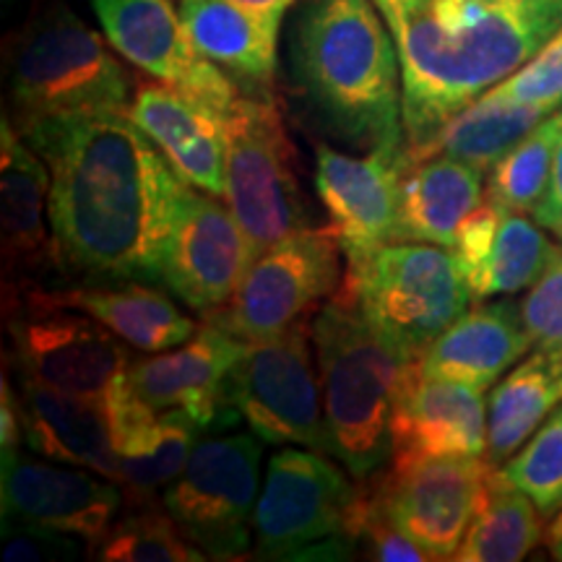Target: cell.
Wrapping results in <instances>:
<instances>
[{
  "mask_svg": "<svg viewBox=\"0 0 562 562\" xmlns=\"http://www.w3.org/2000/svg\"><path fill=\"white\" fill-rule=\"evenodd\" d=\"M108 45L60 3L32 19L13 42L9 68L16 128L53 117L128 112L136 87Z\"/></svg>",
  "mask_w": 562,
  "mask_h": 562,
  "instance_id": "obj_6",
  "label": "cell"
},
{
  "mask_svg": "<svg viewBox=\"0 0 562 562\" xmlns=\"http://www.w3.org/2000/svg\"><path fill=\"white\" fill-rule=\"evenodd\" d=\"M492 469L484 456H430L391 461L364 482L375 508L440 562L453 560L472 529Z\"/></svg>",
  "mask_w": 562,
  "mask_h": 562,
  "instance_id": "obj_13",
  "label": "cell"
},
{
  "mask_svg": "<svg viewBox=\"0 0 562 562\" xmlns=\"http://www.w3.org/2000/svg\"><path fill=\"white\" fill-rule=\"evenodd\" d=\"M232 3L243 5V9H248L252 13H258V16L273 21V24L281 26V19H284V13L294 0H232Z\"/></svg>",
  "mask_w": 562,
  "mask_h": 562,
  "instance_id": "obj_41",
  "label": "cell"
},
{
  "mask_svg": "<svg viewBox=\"0 0 562 562\" xmlns=\"http://www.w3.org/2000/svg\"><path fill=\"white\" fill-rule=\"evenodd\" d=\"M544 537V516L529 495L492 469L487 497L467 531L456 562H516L524 560Z\"/></svg>",
  "mask_w": 562,
  "mask_h": 562,
  "instance_id": "obj_30",
  "label": "cell"
},
{
  "mask_svg": "<svg viewBox=\"0 0 562 562\" xmlns=\"http://www.w3.org/2000/svg\"><path fill=\"white\" fill-rule=\"evenodd\" d=\"M313 344L334 459L355 480H370L393 459V409L414 360L391 349L341 294L315 315Z\"/></svg>",
  "mask_w": 562,
  "mask_h": 562,
  "instance_id": "obj_4",
  "label": "cell"
},
{
  "mask_svg": "<svg viewBox=\"0 0 562 562\" xmlns=\"http://www.w3.org/2000/svg\"><path fill=\"white\" fill-rule=\"evenodd\" d=\"M521 318L533 349H562V245L521 300Z\"/></svg>",
  "mask_w": 562,
  "mask_h": 562,
  "instance_id": "obj_36",
  "label": "cell"
},
{
  "mask_svg": "<svg viewBox=\"0 0 562 562\" xmlns=\"http://www.w3.org/2000/svg\"><path fill=\"white\" fill-rule=\"evenodd\" d=\"M21 442H24V425H21L19 402L13 398L9 378H3V404H0V453H3V461L21 451Z\"/></svg>",
  "mask_w": 562,
  "mask_h": 562,
  "instance_id": "obj_40",
  "label": "cell"
},
{
  "mask_svg": "<svg viewBox=\"0 0 562 562\" xmlns=\"http://www.w3.org/2000/svg\"><path fill=\"white\" fill-rule=\"evenodd\" d=\"M292 58L302 91L336 136L364 151L406 146L402 60L372 0H311Z\"/></svg>",
  "mask_w": 562,
  "mask_h": 562,
  "instance_id": "obj_3",
  "label": "cell"
},
{
  "mask_svg": "<svg viewBox=\"0 0 562 562\" xmlns=\"http://www.w3.org/2000/svg\"><path fill=\"white\" fill-rule=\"evenodd\" d=\"M490 94L503 100L537 104L544 110L562 108V30L547 42L533 58L490 89Z\"/></svg>",
  "mask_w": 562,
  "mask_h": 562,
  "instance_id": "obj_35",
  "label": "cell"
},
{
  "mask_svg": "<svg viewBox=\"0 0 562 562\" xmlns=\"http://www.w3.org/2000/svg\"><path fill=\"white\" fill-rule=\"evenodd\" d=\"M531 216L539 227H544L550 235H554V240L562 245V133H560L558 151H554L550 182H547L542 201L537 203V209L531 211Z\"/></svg>",
  "mask_w": 562,
  "mask_h": 562,
  "instance_id": "obj_39",
  "label": "cell"
},
{
  "mask_svg": "<svg viewBox=\"0 0 562 562\" xmlns=\"http://www.w3.org/2000/svg\"><path fill=\"white\" fill-rule=\"evenodd\" d=\"M0 240L13 271H63L50 224V170L9 117L0 138Z\"/></svg>",
  "mask_w": 562,
  "mask_h": 562,
  "instance_id": "obj_21",
  "label": "cell"
},
{
  "mask_svg": "<svg viewBox=\"0 0 562 562\" xmlns=\"http://www.w3.org/2000/svg\"><path fill=\"white\" fill-rule=\"evenodd\" d=\"M398 355L417 360L474 294L453 248L393 240L347 258L339 292Z\"/></svg>",
  "mask_w": 562,
  "mask_h": 562,
  "instance_id": "obj_5",
  "label": "cell"
},
{
  "mask_svg": "<svg viewBox=\"0 0 562 562\" xmlns=\"http://www.w3.org/2000/svg\"><path fill=\"white\" fill-rule=\"evenodd\" d=\"M490 406L484 391L419 370L406 372L391 422L393 459L487 453Z\"/></svg>",
  "mask_w": 562,
  "mask_h": 562,
  "instance_id": "obj_19",
  "label": "cell"
},
{
  "mask_svg": "<svg viewBox=\"0 0 562 562\" xmlns=\"http://www.w3.org/2000/svg\"><path fill=\"white\" fill-rule=\"evenodd\" d=\"M19 133L50 170L60 269L159 284L186 180L128 112L53 117Z\"/></svg>",
  "mask_w": 562,
  "mask_h": 562,
  "instance_id": "obj_1",
  "label": "cell"
},
{
  "mask_svg": "<svg viewBox=\"0 0 562 562\" xmlns=\"http://www.w3.org/2000/svg\"><path fill=\"white\" fill-rule=\"evenodd\" d=\"M128 117L188 186L224 199L227 117L154 79L136 83Z\"/></svg>",
  "mask_w": 562,
  "mask_h": 562,
  "instance_id": "obj_20",
  "label": "cell"
},
{
  "mask_svg": "<svg viewBox=\"0 0 562 562\" xmlns=\"http://www.w3.org/2000/svg\"><path fill=\"white\" fill-rule=\"evenodd\" d=\"M182 24L206 58L245 94L273 100L279 24L232 0H180Z\"/></svg>",
  "mask_w": 562,
  "mask_h": 562,
  "instance_id": "obj_25",
  "label": "cell"
},
{
  "mask_svg": "<svg viewBox=\"0 0 562 562\" xmlns=\"http://www.w3.org/2000/svg\"><path fill=\"white\" fill-rule=\"evenodd\" d=\"M331 459L302 446L271 456L252 518L256 558H302L318 542H357L368 484L344 474Z\"/></svg>",
  "mask_w": 562,
  "mask_h": 562,
  "instance_id": "obj_7",
  "label": "cell"
},
{
  "mask_svg": "<svg viewBox=\"0 0 562 562\" xmlns=\"http://www.w3.org/2000/svg\"><path fill=\"white\" fill-rule=\"evenodd\" d=\"M224 203L248 237L252 261L271 245L311 227L297 180V151L269 97L245 94L227 115Z\"/></svg>",
  "mask_w": 562,
  "mask_h": 562,
  "instance_id": "obj_8",
  "label": "cell"
},
{
  "mask_svg": "<svg viewBox=\"0 0 562 562\" xmlns=\"http://www.w3.org/2000/svg\"><path fill=\"white\" fill-rule=\"evenodd\" d=\"M547 547H550L554 560H562V510L554 516L550 529H547Z\"/></svg>",
  "mask_w": 562,
  "mask_h": 562,
  "instance_id": "obj_42",
  "label": "cell"
},
{
  "mask_svg": "<svg viewBox=\"0 0 562 562\" xmlns=\"http://www.w3.org/2000/svg\"><path fill=\"white\" fill-rule=\"evenodd\" d=\"M311 318L273 339L250 344L224 381V412L271 446H302L334 456Z\"/></svg>",
  "mask_w": 562,
  "mask_h": 562,
  "instance_id": "obj_9",
  "label": "cell"
},
{
  "mask_svg": "<svg viewBox=\"0 0 562 562\" xmlns=\"http://www.w3.org/2000/svg\"><path fill=\"white\" fill-rule=\"evenodd\" d=\"M30 305L79 311L144 355L180 347L201 328L175 305L170 294L144 281H115V286H74L60 292L34 290Z\"/></svg>",
  "mask_w": 562,
  "mask_h": 562,
  "instance_id": "obj_23",
  "label": "cell"
},
{
  "mask_svg": "<svg viewBox=\"0 0 562 562\" xmlns=\"http://www.w3.org/2000/svg\"><path fill=\"white\" fill-rule=\"evenodd\" d=\"M558 404H562V349H533L492 389L484 453L490 467H503Z\"/></svg>",
  "mask_w": 562,
  "mask_h": 562,
  "instance_id": "obj_28",
  "label": "cell"
},
{
  "mask_svg": "<svg viewBox=\"0 0 562 562\" xmlns=\"http://www.w3.org/2000/svg\"><path fill=\"white\" fill-rule=\"evenodd\" d=\"M19 412L32 453L91 469L117 482L115 438L100 406L21 375Z\"/></svg>",
  "mask_w": 562,
  "mask_h": 562,
  "instance_id": "obj_24",
  "label": "cell"
},
{
  "mask_svg": "<svg viewBox=\"0 0 562 562\" xmlns=\"http://www.w3.org/2000/svg\"><path fill=\"white\" fill-rule=\"evenodd\" d=\"M222 201L186 182L159 271V286L203 318L227 305L252 263L248 237Z\"/></svg>",
  "mask_w": 562,
  "mask_h": 562,
  "instance_id": "obj_15",
  "label": "cell"
},
{
  "mask_svg": "<svg viewBox=\"0 0 562 562\" xmlns=\"http://www.w3.org/2000/svg\"><path fill=\"white\" fill-rule=\"evenodd\" d=\"M123 487L91 469L13 453L3 461V521L70 533L97 550L123 508Z\"/></svg>",
  "mask_w": 562,
  "mask_h": 562,
  "instance_id": "obj_16",
  "label": "cell"
},
{
  "mask_svg": "<svg viewBox=\"0 0 562 562\" xmlns=\"http://www.w3.org/2000/svg\"><path fill=\"white\" fill-rule=\"evenodd\" d=\"M396 40L406 154L526 66L562 30V0H372Z\"/></svg>",
  "mask_w": 562,
  "mask_h": 562,
  "instance_id": "obj_2",
  "label": "cell"
},
{
  "mask_svg": "<svg viewBox=\"0 0 562 562\" xmlns=\"http://www.w3.org/2000/svg\"><path fill=\"white\" fill-rule=\"evenodd\" d=\"M203 427L182 409L151 412L138 404L115 427L117 484L133 503H149L178 480L199 446Z\"/></svg>",
  "mask_w": 562,
  "mask_h": 562,
  "instance_id": "obj_27",
  "label": "cell"
},
{
  "mask_svg": "<svg viewBox=\"0 0 562 562\" xmlns=\"http://www.w3.org/2000/svg\"><path fill=\"white\" fill-rule=\"evenodd\" d=\"M547 115H552V112L537 108V104L503 100V97L487 91L469 108L456 112L451 121L442 125L425 146L409 151L406 157L425 159L446 154V157L469 161V165H476L484 172H490Z\"/></svg>",
  "mask_w": 562,
  "mask_h": 562,
  "instance_id": "obj_29",
  "label": "cell"
},
{
  "mask_svg": "<svg viewBox=\"0 0 562 562\" xmlns=\"http://www.w3.org/2000/svg\"><path fill=\"white\" fill-rule=\"evenodd\" d=\"M11 336L21 375L100 406L112 432L140 404L128 383V344L100 321L68 307L30 305L26 318L11 323Z\"/></svg>",
  "mask_w": 562,
  "mask_h": 562,
  "instance_id": "obj_10",
  "label": "cell"
},
{
  "mask_svg": "<svg viewBox=\"0 0 562 562\" xmlns=\"http://www.w3.org/2000/svg\"><path fill=\"white\" fill-rule=\"evenodd\" d=\"M263 440L256 432L216 435L195 446L161 505L211 560H240L250 550L261 482Z\"/></svg>",
  "mask_w": 562,
  "mask_h": 562,
  "instance_id": "obj_11",
  "label": "cell"
},
{
  "mask_svg": "<svg viewBox=\"0 0 562 562\" xmlns=\"http://www.w3.org/2000/svg\"><path fill=\"white\" fill-rule=\"evenodd\" d=\"M248 347L227 328L206 323L180 347L133 360L131 391L151 412L182 409L209 430L224 414V381Z\"/></svg>",
  "mask_w": 562,
  "mask_h": 562,
  "instance_id": "obj_18",
  "label": "cell"
},
{
  "mask_svg": "<svg viewBox=\"0 0 562 562\" xmlns=\"http://www.w3.org/2000/svg\"><path fill=\"white\" fill-rule=\"evenodd\" d=\"M341 256L331 224L294 232L248 266L232 300L206 323L227 328L248 344L273 339L311 318L323 297L339 292L347 271Z\"/></svg>",
  "mask_w": 562,
  "mask_h": 562,
  "instance_id": "obj_12",
  "label": "cell"
},
{
  "mask_svg": "<svg viewBox=\"0 0 562 562\" xmlns=\"http://www.w3.org/2000/svg\"><path fill=\"white\" fill-rule=\"evenodd\" d=\"M406 161V146H381L364 157H351L328 144L315 146V191L339 237L344 258L396 240Z\"/></svg>",
  "mask_w": 562,
  "mask_h": 562,
  "instance_id": "obj_17",
  "label": "cell"
},
{
  "mask_svg": "<svg viewBox=\"0 0 562 562\" xmlns=\"http://www.w3.org/2000/svg\"><path fill=\"white\" fill-rule=\"evenodd\" d=\"M3 542L5 562L74 560L87 547L79 537L21 521H3Z\"/></svg>",
  "mask_w": 562,
  "mask_h": 562,
  "instance_id": "obj_37",
  "label": "cell"
},
{
  "mask_svg": "<svg viewBox=\"0 0 562 562\" xmlns=\"http://www.w3.org/2000/svg\"><path fill=\"white\" fill-rule=\"evenodd\" d=\"M368 484V482H364ZM357 542H362L364 558L378 562H425L430 560L422 547L414 542L409 533H404L396 524H391L372 503L368 490V513H364Z\"/></svg>",
  "mask_w": 562,
  "mask_h": 562,
  "instance_id": "obj_38",
  "label": "cell"
},
{
  "mask_svg": "<svg viewBox=\"0 0 562 562\" xmlns=\"http://www.w3.org/2000/svg\"><path fill=\"white\" fill-rule=\"evenodd\" d=\"M104 40L149 79L227 117L245 91L203 55L172 0H91Z\"/></svg>",
  "mask_w": 562,
  "mask_h": 562,
  "instance_id": "obj_14",
  "label": "cell"
},
{
  "mask_svg": "<svg viewBox=\"0 0 562 562\" xmlns=\"http://www.w3.org/2000/svg\"><path fill=\"white\" fill-rule=\"evenodd\" d=\"M505 482L529 495L544 518L562 510V404L529 435V440L497 467Z\"/></svg>",
  "mask_w": 562,
  "mask_h": 562,
  "instance_id": "obj_34",
  "label": "cell"
},
{
  "mask_svg": "<svg viewBox=\"0 0 562 562\" xmlns=\"http://www.w3.org/2000/svg\"><path fill=\"white\" fill-rule=\"evenodd\" d=\"M104 562H195L209 560L199 544L182 533L167 510L140 508L115 521L97 547Z\"/></svg>",
  "mask_w": 562,
  "mask_h": 562,
  "instance_id": "obj_33",
  "label": "cell"
},
{
  "mask_svg": "<svg viewBox=\"0 0 562 562\" xmlns=\"http://www.w3.org/2000/svg\"><path fill=\"white\" fill-rule=\"evenodd\" d=\"M521 305L510 300L480 302L435 339L417 357L422 372L487 391L529 355Z\"/></svg>",
  "mask_w": 562,
  "mask_h": 562,
  "instance_id": "obj_22",
  "label": "cell"
},
{
  "mask_svg": "<svg viewBox=\"0 0 562 562\" xmlns=\"http://www.w3.org/2000/svg\"><path fill=\"white\" fill-rule=\"evenodd\" d=\"M560 133L562 108L547 115L516 149H510L492 167L487 178V199L510 211L531 214L537 203L542 201L547 182H550Z\"/></svg>",
  "mask_w": 562,
  "mask_h": 562,
  "instance_id": "obj_32",
  "label": "cell"
},
{
  "mask_svg": "<svg viewBox=\"0 0 562 562\" xmlns=\"http://www.w3.org/2000/svg\"><path fill=\"white\" fill-rule=\"evenodd\" d=\"M544 232L521 211L505 209L484 256L467 271L474 302L529 290L560 248Z\"/></svg>",
  "mask_w": 562,
  "mask_h": 562,
  "instance_id": "obj_31",
  "label": "cell"
},
{
  "mask_svg": "<svg viewBox=\"0 0 562 562\" xmlns=\"http://www.w3.org/2000/svg\"><path fill=\"white\" fill-rule=\"evenodd\" d=\"M484 170L456 157L409 159L398 191L396 240L453 248L461 224L480 206Z\"/></svg>",
  "mask_w": 562,
  "mask_h": 562,
  "instance_id": "obj_26",
  "label": "cell"
}]
</instances>
